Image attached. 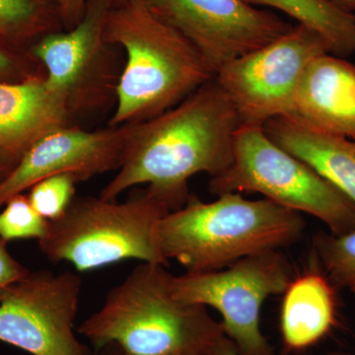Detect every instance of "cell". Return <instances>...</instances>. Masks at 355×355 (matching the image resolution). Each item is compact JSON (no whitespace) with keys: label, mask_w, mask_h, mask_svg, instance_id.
<instances>
[{"label":"cell","mask_w":355,"mask_h":355,"mask_svg":"<svg viewBox=\"0 0 355 355\" xmlns=\"http://www.w3.org/2000/svg\"><path fill=\"white\" fill-rule=\"evenodd\" d=\"M130 125L118 173L100 193L106 200L139 184L170 211L191 198L189 181L218 176L232 162L241 128L234 107L214 76L173 108Z\"/></svg>","instance_id":"cell-1"},{"label":"cell","mask_w":355,"mask_h":355,"mask_svg":"<svg viewBox=\"0 0 355 355\" xmlns=\"http://www.w3.org/2000/svg\"><path fill=\"white\" fill-rule=\"evenodd\" d=\"M166 266L142 263L114 286L79 327L96 349L114 345L128 355H210L224 335L207 307L172 291Z\"/></svg>","instance_id":"cell-2"},{"label":"cell","mask_w":355,"mask_h":355,"mask_svg":"<svg viewBox=\"0 0 355 355\" xmlns=\"http://www.w3.org/2000/svg\"><path fill=\"white\" fill-rule=\"evenodd\" d=\"M301 214L240 193L203 202L191 197L158 222L156 242L166 261H177L187 272L221 270L246 257L291 246L302 238Z\"/></svg>","instance_id":"cell-3"},{"label":"cell","mask_w":355,"mask_h":355,"mask_svg":"<svg viewBox=\"0 0 355 355\" xmlns=\"http://www.w3.org/2000/svg\"><path fill=\"white\" fill-rule=\"evenodd\" d=\"M104 37L125 55L110 127L135 125L158 116L214 77L197 50L146 4L110 8Z\"/></svg>","instance_id":"cell-4"},{"label":"cell","mask_w":355,"mask_h":355,"mask_svg":"<svg viewBox=\"0 0 355 355\" xmlns=\"http://www.w3.org/2000/svg\"><path fill=\"white\" fill-rule=\"evenodd\" d=\"M168 212L146 190L123 202L76 197L62 216L49 221L40 250L53 263L67 261L78 272L127 260L167 266L156 227Z\"/></svg>","instance_id":"cell-5"},{"label":"cell","mask_w":355,"mask_h":355,"mask_svg":"<svg viewBox=\"0 0 355 355\" xmlns=\"http://www.w3.org/2000/svg\"><path fill=\"white\" fill-rule=\"evenodd\" d=\"M212 195L257 193L280 207L310 214L334 235L355 230V205L302 160L266 135L263 127L244 125L234 137L227 169L210 178Z\"/></svg>","instance_id":"cell-6"},{"label":"cell","mask_w":355,"mask_h":355,"mask_svg":"<svg viewBox=\"0 0 355 355\" xmlns=\"http://www.w3.org/2000/svg\"><path fill=\"white\" fill-rule=\"evenodd\" d=\"M280 250L246 257L221 270L186 272L172 277L174 295L220 314L224 335L239 355H275L261 328L263 303L284 294L293 279Z\"/></svg>","instance_id":"cell-7"},{"label":"cell","mask_w":355,"mask_h":355,"mask_svg":"<svg viewBox=\"0 0 355 355\" xmlns=\"http://www.w3.org/2000/svg\"><path fill=\"white\" fill-rule=\"evenodd\" d=\"M329 53L318 33L302 24L228 62L214 78L229 98L241 127H263L272 119L289 116L306 67Z\"/></svg>","instance_id":"cell-8"},{"label":"cell","mask_w":355,"mask_h":355,"mask_svg":"<svg viewBox=\"0 0 355 355\" xmlns=\"http://www.w3.org/2000/svg\"><path fill=\"white\" fill-rule=\"evenodd\" d=\"M78 273L30 272L0 300V342L32 355H93L74 334Z\"/></svg>","instance_id":"cell-9"},{"label":"cell","mask_w":355,"mask_h":355,"mask_svg":"<svg viewBox=\"0 0 355 355\" xmlns=\"http://www.w3.org/2000/svg\"><path fill=\"white\" fill-rule=\"evenodd\" d=\"M146 6L197 50L214 76L228 62L272 43L293 27L244 0H149Z\"/></svg>","instance_id":"cell-10"},{"label":"cell","mask_w":355,"mask_h":355,"mask_svg":"<svg viewBox=\"0 0 355 355\" xmlns=\"http://www.w3.org/2000/svg\"><path fill=\"white\" fill-rule=\"evenodd\" d=\"M108 0H87L78 24L65 31L44 35L34 55L46 69V86L67 103L72 116L104 97L118 79L110 62L104 37Z\"/></svg>","instance_id":"cell-11"},{"label":"cell","mask_w":355,"mask_h":355,"mask_svg":"<svg viewBox=\"0 0 355 355\" xmlns=\"http://www.w3.org/2000/svg\"><path fill=\"white\" fill-rule=\"evenodd\" d=\"M130 125L85 130L70 125L35 142L0 182V207L48 178L67 174L84 182L118 170Z\"/></svg>","instance_id":"cell-12"},{"label":"cell","mask_w":355,"mask_h":355,"mask_svg":"<svg viewBox=\"0 0 355 355\" xmlns=\"http://www.w3.org/2000/svg\"><path fill=\"white\" fill-rule=\"evenodd\" d=\"M72 116L44 77L0 83V165L10 172L35 142L71 125Z\"/></svg>","instance_id":"cell-13"},{"label":"cell","mask_w":355,"mask_h":355,"mask_svg":"<svg viewBox=\"0 0 355 355\" xmlns=\"http://www.w3.org/2000/svg\"><path fill=\"white\" fill-rule=\"evenodd\" d=\"M289 118L355 139V65L331 53L315 58L301 77Z\"/></svg>","instance_id":"cell-14"},{"label":"cell","mask_w":355,"mask_h":355,"mask_svg":"<svg viewBox=\"0 0 355 355\" xmlns=\"http://www.w3.org/2000/svg\"><path fill=\"white\" fill-rule=\"evenodd\" d=\"M280 148L310 166L355 205V139L313 130L289 116L263 125Z\"/></svg>","instance_id":"cell-15"},{"label":"cell","mask_w":355,"mask_h":355,"mask_svg":"<svg viewBox=\"0 0 355 355\" xmlns=\"http://www.w3.org/2000/svg\"><path fill=\"white\" fill-rule=\"evenodd\" d=\"M336 322V288L324 272L294 277L284 292L279 328L289 352L309 349L328 335Z\"/></svg>","instance_id":"cell-16"},{"label":"cell","mask_w":355,"mask_h":355,"mask_svg":"<svg viewBox=\"0 0 355 355\" xmlns=\"http://www.w3.org/2000/svg\"><path fill=\"white\" fill-rule=\"evenodd\" d=\"M251 6L272 7L318 33L329 53L340 58L355 53V16L328 0H244Z\"/></svg>","instance_id":"cell-17"},{"label":"cell","mask_w":355,"mask_h":355,"mask_svg":"<svg viewBox=\"0 0 355 355\" xmlns=\"http://www.w3.org/2000/svg\"><path fill=\"white\" fill-rule=\"evenodd\" d=\"M64 28L57 0H0V34H50Z\"/></svg>","instance_id":"cell-18"},{"label":"cell","mask_w":355,"mask_h":355,"mask_svg":"<svg viewBox=\"0 0 355 355\" xmlns=\"http://www.w3.org/2000/svg\"><path fill=\"white\" fill-rule=\"evenodd\" d=\"M313 251L336 289H355V230L342 235L318 233Z\"/></svg>","instance_id":"cell-19"},{"label":"cell","mask_w":355,"mask_h":355,"mask_svg":"<svg viewBox=\"0 0 355 355\" xmlns=\"http://www.w3.org/2000/svg\"><path fill=\"white\" fill-rule=\"evenodd\" d=\"M0 212V239L6 242L20 239L41 240L46 234L49 221L23 193L14 196L4 203Z\"/></svg>","instance_id":"cell-20"},{"label":"cell","mask_w":355,"mask_h":355,"mask_svg":"<svg viewBox=\"0 0 355 355\" xmlns=\"http://www.w3.org/2000/svg\"><path fill=\"white\" fill-rule=\"evenodd\" d=\"M78 183L71 175H57L39 182L30 189V202L48 221L58 218L69 207Z\"/></svg>","instance_id":"cell-21"},{"label":"cell","mask_w":355,"mask_h":355,"mask_svg":"<svg viewBox=\"0 0 355 355\" xmlns=\"http://www.w3.org/2000/svg\"><path fill=\"white\" fill-rule=\"evenodd\" d=\"M6 245L0 239V300L16 282L31 272L11 256Z\"/></svg>","instance_id":"cell-22"},{"label":"cell","mask_w":355,"mask_h":355,"mask_svg":"<svg viewBox=\"0 0 355 355\" xmlns=\"http://www.w3.org/2000/svg\"><path fill=\"white\" fill-rule=\"evenodd\" d=\"M60 20L65 30L71 29L83 17L87 0H57Z\"/></svg>","instance_id":"cell-23"},{"label":"cell","mask_w":355,"mask_h":355,"mask_svg":"<svg viewBox=\"0 0 355 355\" xmlns=\"http://www.w3.org/2000/svg\"><path fill=\"white\" fill-rule=\"evenodd\" d=\"M210 355H239L237 350H236L233 343L230 342L229 338L223 336L218 345H216V349L211 352ZM328 355H355L354 354H347V352H336V354H331Z\"/></svg>","instance_id":"cell-24"},{"label":"cell","mask_w":355,"mask_h":355,"mask_svg":"<svg viewBox=\"0 0 355 355\" xmlns=\"http://www.w3.org/2000/svg\"><path fill=\"white\" fill-rule=\"evenodd\" d=\"M328 1L345 12L352 14L355 12V0H328Z\"/></svg>","instance_id":"cell-25"},{"label":"cell","mask_w":355,"mask_h":355,"mask_svg":"<svg viewBox=\"0 0 355 355\" xmlns=\"http://www.w3.org/2000/svg\"><path fill=\"white\" fill-rule=\"evenodd\" d=\"M97 352L98 354L96 355H128L114 345H107V347H103V349L97 350Z\"/></svg>","instance_id":"cell-26"},{"label":"cell","mask_w":355,"mask_h":355,"mask_svg":"<svg viewBox=\"0 0 355 355\" xmlns=\"http://www.w3.org/2000/svg\"><path fill=\"white\" fill-rule=\"evenodd\" d=\"M110 6L119 7L127 6V4L142 3L146 4L149 0H108Z\"/></svg>","instance_id":"cell-27"},{"label":"cell","mask_w":355,"mask_h":355,"mask_svg":"<svg viewBox=\"0 0 355 355\" xmlns=\"http://www.w3.org/2000/svg\"><path fill=\"white\" fill-rule=\"evenodd\" d=\"M10 64L11 62L10 60H9V58L7 57L6 53H3L0 51V71H1V70L8 69V67H10Z\"/></svg>","instance_id":"cell-28"},{"label":"cell","mask_w":355,"mask_h":355,"mask_svg":"<svg viewBox=\"0 0 355 355\" xmlns=\"http://www.w3.org/2000/svg\"><path fill=\"white\" fill-rule=\"evenodd\" d=\"M8 171L6 169V168L2 167L1 165H0V182L2 181V180L4 179V178L6 177V175L8 174Z\"/></svg>","instance_id":"cell-29"},{"label":"cell","mask_w":355,"mask_h":355,"mask_svg":"<svg viewBox=\"0 0 355 355\" xmlns=\"http://www.w3.org/2000/svg\"><path fill=\"white\" fill-rule=\"evenodd\" d=\"M352 293H354V295H355V289H354V291H352Z\"/></svg>","instance_id":"cell-30"}]
</instances>
